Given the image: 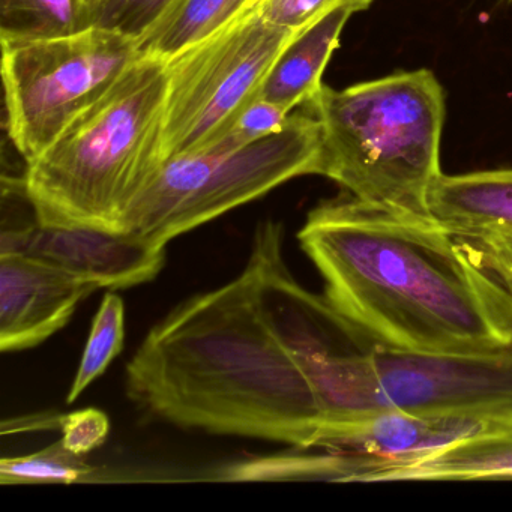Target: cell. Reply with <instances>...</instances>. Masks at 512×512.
<instances>
[{"mask_svg":"<svg viewBox=\"0 0 512 512\" xmlns=\"http://www.w3.org/2000/svg\"><path fill=\"white\" fill-rule=\"evenodd\" d=\"M299 245L367 346L466 353L512 343V295L431 215L349 197L308 214Z\"/></svg>","mask_w":512,"mask_h":512,"instance_id":"obj_1","label":"cell"},{"mask_svg":"<svg viewBox=\"0 0 512 512\" xmlns=\"http://www.w3.org/2000/svg\"><path fill=\"white\" fill-rule=\"evenodd\" d=\"M127 394L176 427L316 448L323 416L307 374L262 307L256 266L170 311L125 370Z\"/></svg>","mask_w":512,"mask_h":512,"instance_id":"obj_2","label":"cell"},{"mask_svg":"<svg viewBox=\"0 0 512 512\" xmlns=\"http://www.w3.org/2000/svg\"><path fill=\"white\" fill-rule=\"evenodd\" d=\"M167 62L142 56L31 163L19 184L49 226L124 232L163 163Z\"/></svg>","mask_w":512,"mask_h":512,"instance_id":"obj_3","label":"cell"},{"mask_svg":"<svg viewBox=\"0 0 512 512\" xmlns=\"http://www.w3.org/2000/svg\"><path fill=\"white\" fill-rule=\"evenodd\" d=\"M320 125L319 176L350 197L430 215L428 193L440 175L445 91L433 71L395 73L346 89L323 85L305 104Z\"/></svg>","mask_w":512,"mask_h":512,"instance_id":"obj_4","label":"cell"},{"mask_svg":"<svg viewBox=\"0 0 512 512\" xmlns=\"http://www.w3.org/2000/svg\"><path fill=\"white\" fill-rule=\"evenodd\" d=\"M319 338L293 356L319 401L323 427L379 410L512 424V343L484 352H409ZM322 427V428H323Z\"/></svg>","mask_w":512,"mask_h":512,"instance_id":"obj_5","label":"cell"},{"mask_svg":"<svg viewBox=\"0 0 512 512\" xmlns=\"http://www.w3.org/2000/svg\"><path fill=\"white\" fill-rule=\"evenodd\" d=\"M320 160V125L307 109L265 139H220L167 158L128 211L124 232L169 244L292 179L319 175Z\"/></svg>","mask_w":512,"mask_h":512,"instance_id":"obj_6","label":"cell"},{"mask_svg":"<svg viewBox=\"0 0 512 512\" xmlns=\"http://www.w3.org/2000/svg\"><path fill=\"white\" fill-rule=\"evenodd\" d=\"M0 43L8 136L26 164L143 56L134 38L100 26Z\"/></svg>","mask_w":512,"mask_h":512,"instance_id":"obj_7","label":"cell"},{"mask_svg":"<svg viewBox=\"0 0 512 512\" xmlns=\"http://www.w3.org/2000/svg\"><path fill=\"white\" fill-rule=\"evenodd\" d=\"M299 32L274 25L250 8L166 61L164 160L220 140L260 97L275 61Z\"/></svg>","mask_w":512,"mask_h":512,"instance_id":"obj_8","label":"cell"},{"mask_svg":"<svg viewBox=\"0 0 512 512\" xmlns=\"http://www.w3.org/2000/svg\"><path fill=\"white\" fill-rule=\"evenodd\" d=\"M166 242L94 227L49 226L37 218L4 226L0 254H22L106 289H130L157 278Z\"/></svg>","mask_w":512,"mask_h":512,"instance_id":"obj_9","label":"cell"},{"mask_svg":"<svg viewBox=\"0 0 512 512\" xmlns=\"http://www.w3.org/2000/svg\"><path fill=\"white\" fill-rule=\"evenodd\" d=\"M98 284L22 254H0V349H34L65 328Z\"/></svg>","mask_w":512,"mask_h":512,"instance_id":"obj_10","label":"cell"},{"mask_svg":"<svg viewBox=\"0 0 512 512\" xmlns=\"http://www.w3.org/2000/svg\"><path fill=\"white\" fill-rule=\"evenodd\" d=\"M509 425L467 416L388 409L322 428L316 448L341 455L344 467L422 457L460 440ZM341 470V472H343Z\"/></svg>","mask_w":512,"mask_h":512,"instance_id":"obj_11","label":"cell"},{"mask_svg":"<svg viewBox=\"0 0 512 512\" xmlns=\"http://www.w3.org/2000/svg\"><path fill=\"white\" fill-rule=\"evenodd\" d=\"M512 479V424L460 440L422 457L353 464L343 481H473Z\"/></svg>","mask_w":512,"mask_h":512,"instance_id":"obj_12","label":"cell"},{"mask_svg":"<svg viewBox=\"0 0 512 512\" xmlns=\"http://www.w3.org/2000/svg\"><path fill=\"white\" fill-rule=\"evenodd\" d=\"M353 7L335 8L308 28L302 29L281 52L266 77L259 98L292 110L310 103L323 86V73L340 47L344 26Z\"/></svg>","mask_w":512,"mask_h":512,"instance_id":"obj_13","label":"cell"},{"mask_svg":"<svg viewBox=\"0 0 512 512\" xmlns=\"http://www.w3.org/2000/svg\"><path fill=\"white\" fill-rule=\"evenodd\" d=\"M428 212L458 229L512 227V169L440 175L428 193Z\"/></svg>","mask_w":512,"mask_h":512,"instance_id":"obj_14","label":"cell"},{"mask_svg":"<svg viewBox=\"0 0 512 512\" xmlns=\"http://www.w3.org/2000/svg\"><path fill=\"white\" fill-rule=\"evenodd\" d=\"M256 0H178L139 41L143 56L169 61L250 10Z\"/></svg>","mask_w":512,"mask_h":512,"instance_id":"obj_15","label":"cell"},{"mask_svg":"<svg viewBox=\"0 0 512 512\" xmlns=\"http://www.w3.org/2000/svg\"><path fill=\"white\" fill-rule=\"evenodd\" d=\"M89 26V0H0V40L64 37Z\"/></svg>","mask_w":512,"mask_h":512,"instance_id":"obj_16","label":"cell"},{"mask_svg":"<svg viewBox=\"0 0 512 512\" xmlns=\"http://www.w3.org/2000/svg\"><path fill=\"white\" fill-rule=\"evenodd\" d=\"M125 304L115 292L104 295L92 320L88 341L77 367L73 385L68 391L67 403L73 404L124 350Z\"/></svg>","mask_w":512,"mask_h":512,"instance_id":"obj_17","label":"cell"},{"mask_svg":"<svg viewBox=\"0 0 512 512\" xmlns=\"http://www.w3.org/2000/svg\"><path fill=\"white\" fill-rule=\"evenodd\" d=\"M94 467L83 455L74 454L65 448L62 440L23 457L4 458L0 461V482L8 484H40V482L85 481Z\"/></svg>","mask_w":512,"mask_h":512,"instance_id":"obj_18","label":"cell"},{"mask_svg":"<svg viewBox=\"0 0 512 512\" xmlns=\"http://www.w3.org/2000/svg\"><path fill=\"white\" fill-rule=\"evenodd\" d=\"M178 0H89L92 26L139 41Z\"/></svg>","mask_w":512,"mask_h":512,"instance_id":"obj_19","label":"cell"},{"mask_svg":"<svg viewBox=\"0 0 512 512\" xmlns=\"http://www.w3.org/2000/svg\"><path fill=\"white\" fill-rule=\"evenodd\" d=\"M449 227V226H448ZM512 295V227H449Z\"/></svg>","mask_w":512,"mask_h":512,"instance_id":"obj_20","label":"cell"},{"mask_svg":"<svg viewBox=\"0 0 512 512\" xmlns=\"http://www.w3.org/2000/svg\"><path fill=\"white\" fill-rule=\"evenodd\" d=\"M373 2L374 0H256L251 8L268 22L299 32L335 8L353 7L359 13L370 8Z\"/></svg>","mask_w":512,"mask_h":512,"instance_id":"obj_21","label":"cell"},{"mask_svg":"<svg viewBox=\"0 0 512 512\" xmlns=\"http://www.w3.org/2000/svg\"><path fill=\"white\" fill-rule=\"evenodd\" d=\"M292 112L283 106L257 98L236 119L235 124L221 139L235 143H250L280 133L289 125ZM218 142V140H217Z\"/></svg>","mask_w":512,"mask_h":512,"instance_id":"obj_22","label":"cell"},{"mask_svg":"<svg viewBox=\"0 0 512 512\" xmlns=\"http://www.w3.org/2000/svg\"><path fill=\"white\" fill-rule=\"evenodd\" d=\"M59 427L65 448L83 457L100 448L110 433L109 416L103 410L94 407L62 416Z\"/></svg>","mask_w":512,"mask_h":512,"instance_id":"obj_23","label":"cell"},{"mask_svg":"<svg viewBox=\"0 0 512 512\" xmlns=\"http://www.w3.org/2000/svg\"><path fill=\"white\" fill-rule=\"evenodd\" d=\"M505 2H508V4H512V0H505Z\"/></svg>","mask_w":512,"mask_h":512,"instance_id":"obj_24","label":"cell"}]
</instances>
